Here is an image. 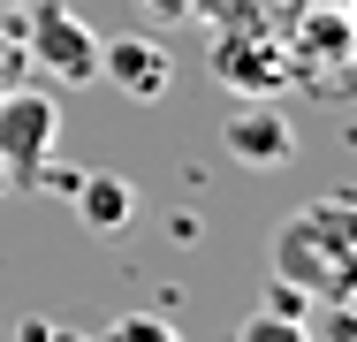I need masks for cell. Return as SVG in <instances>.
I'll list each match as a JSON object with an SVG mask.
<instances>
[{
	"label": "cell",
	"instance_id": "obj_1",
	"mask_svg": "<svg viewBox=\"0 0 357 342\" xmlns=\"http://www.w3.org/2000/svg\"><path fill=\"white\" fill-rule=\"evenodd\" d=\"M274 274L296 281L312 304H350V289H357V205L342 191L296 205L274 228Z\"/></svg>",
	"mask_w": 357,
	"mask_h": 342
},
{
	"label": "cell",
	"instance_id": "obj_2",
	"mask_svg": "<svg viewBox=\"0 0 357 342\" xmlns=\"http://www.w3.org/2000/svg\"><path fill=\"white\" fill-rule=\"evenodd\" d=\"M23 61L31 76H54L61 91H84V84H99V38L84 31V15H76L69 0H31V15H23Z\"/></svg>",
	"mask_w": 357,
	"mask_h": 342
},
{
	"label": "cell",
	"instance_id": "obj_3",
	"mask_svg": "<svg viewBox=\"0 0 357 342\" xmlns=\"http://www.w3.org/2000/svg\"><path fill=\"white\" fill-rule=\"evenodd\" d=\"M54 144H61V99L54 91H38V84L0 91V168L15 191H31V175L54 160Z\"/></svg>",
	"mask_w": 357,
	"mask_h": 342
},
{
	"label": "cell",
	"instance_id": "obj_4",
	"mask_svg": "<svg viewBox=\"0 0 357 342\" xmlns=\"http://www.w3.org/2000/svg\"><path fill=\"white\" fill-rule=\"evenodd\" d=\"M213 76L228 84V91H243V99H274L289 76H296V61H289L274 38L236 31V38H220V46H213Z\"/></svg>",
	"mask_w": 357,
	"mask_h": 342
},
{
	"label": "cell",
	"instance_id": "obj_5",
	"mask_svg": "<svg viewBox=\"0 0 357 342\" xmlns=\"http://www.w3.org/2000/svg\"><path fill=\"white\" fill-rule=\"evenodd\" d=\"M99 84H114L122 99H167L175 61L160 38H114V46H99Z\"/></svg>",
	"mask_w": 357,
	"mask_h": 342
},
{
	"label": "cell",
	"instance_id": "obj_6",
	"mask_svg": "<svg viewBox=\"0 0 357 342\" xmlns=\"http://www.w3.org/2000/svg\"><path fill=\"white\" fill-rule=\"evenodd\" d=\"M220 144H228V160H236V168H282L289 152H296V130H289L282 114L259 99V107H236V114H228Z\"/></svg>",
	"mask_w": 357,
	"mask_h": 342
},
{
	"label": "cell",
	"instance_id": "obj_7",
	"mask_svg": "<svg viewBox=\"0 0 357 342\" xmlns=\"http://www.w3.org/2000/svg\"><path fill=\"white\" fill-rule=\"evenodd\" d=\"M76 213H84V228H99V236H114V228H130V213H137V183L130 175H76Z\"/></svg>",
	"mask_w": 357,
	"mask_h": 342
},
{
	"label": "cell",
	"instance_id": "obj_8",
	"mask_svg": "<svg viewBox=\"0 0 357 342\" xmlns=\"http://www.w3.org/2000/svg\"><path fill=\"white\" fill-rule=\"evenodd\" d=\"M91 342H183V335H175V320H160V312H114Z\"/></svg>",
	"mask_w": 357,
	"mask_h": 342
},
{
	"label": "cell",
	"instance_id": "obj_9",
	"mask_svg": "<svg viewBox=\"0 0 357 342\" xmlns=\"http://www.w3.org/2000/svg\"><path fill=\"white\" fill-rule=\"evenodd\" d=\"M243 342H312V320H282V312H251Z\"/></svg>",
	"mask_w": 357,
	"mask_h": 342
},
{
	"label": "cell",
	"instance_id": "obj_10",
	"mask_svg": "<svg viewBox=\"0 0 357 342\" xmlns=\"http://www.w3.org/2000/svg\"><path fill=\"white\" fill-rule=\"evenodd\" d=\"M259 312H282V320H312V297H304L296 281H282V274H274V281H266V297H259Z\"/></svg>",
	"mask_w": 357,
	"mask_h": 342
},
{
	"label": "cell",
	"instance_id": "obj_11",
	"mask_svg": "<svg viewBox=\"0 0 357 342\" xmlns=\"http://www.w3.org/2000/svg\"><path fill=\"white\" fill-rule=\"evenodd\" d=\"M23 76H31V61H23V38H15V31H0V91H15Z\"/></svg>",
	"mask_w": 357,
	"mask_h": 342
},
{
	"label": "cell",
	"instance_id": "obj_12",
	"mask_svg": "<svg viewBox=\"0 0 357 342\" xmlns=\"http://www.w3.org/2000/svg\"><path fill=\"white\" fill-rule=\"evenodd\" d=\"M144 8H160V15H206L213 0H144Z\"/></svg>",
	"mask_w": 357,
	"mask_h": 342
},
{
	"label": "cell",
	"instance_id": "obj_13",
	"mask_svg": "<svg viewBox=\"0 0 357 342\" xmlns=\"http://www.w3.org/2000/svg\"><path fill=\"white\" fill-rule=\"evenodd\" d=\"M46 342H84V335H61V327H46Z\"/></svg>",
	"mask_w": 357,
	"mask_h": 342
},
{
	"label": "cell",
	"instance_id": "obj_14",
	"mask_svg": "<svg viewBox=\"0 0 357 342\" xmlns=\"http://www.w3.org/2000/svg\"><path fill=\"white\" fill-rule=\"evenodd\" d=\"M8 191H15V183H8V168H0V198H8Z\"/></svg>",
	"mask_w": 357,
	"mask_h": 342
}]
</instances>
